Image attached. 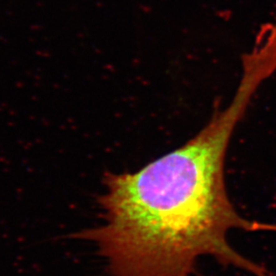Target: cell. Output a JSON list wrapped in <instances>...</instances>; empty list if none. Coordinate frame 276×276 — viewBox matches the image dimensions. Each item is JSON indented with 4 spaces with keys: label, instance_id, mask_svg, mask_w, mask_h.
<instances>
[{
    "label": "cell",
    "instance_id": "6da1fadb",
    "mask_svg": "<svg viewBox=\"0 0 276 276\" xmlns=\"http://www.w3.org/2000/svg\"><path fill=\"white\" fill-rule=\"evenodd\" d=\"M232 100L198 133L135 173H108L104 223L72 236L92 241L112 276H193L198 258L269 276L231 248L232 228L268 226L239 217L228 198L224 163L231 134L263 81L276 72V32H261L241 57Z\"/></svg>",
    "mask_w": 276,
    "mask_h": 276
}]
</instances>
